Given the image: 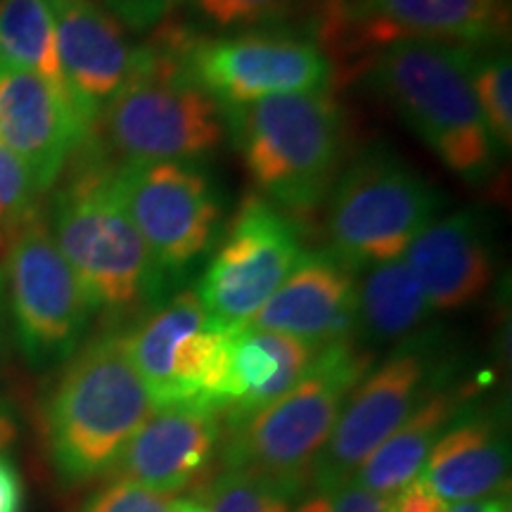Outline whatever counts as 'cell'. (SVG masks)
Segmentation results:
<instances>
[{
    "instance_id": "cell-38",
    "label": "cell",
    "mask_w": 512,
    "mask_h": 512,
    "mask_svg": "<svg viewBox=\"0 0 512 512\" xmlns=\"http://www.w3.org/2000/svg\"><path fill=\"white\" fill-rule=\"evenodd\" d=\"M0 3H3V0H0Z\"/></svg>"
},
{
    "instance_id": "cell-28",
    "label": "cell",
    "mask_w": 512,
    "mask_h": 512,
    "mask_svg": "<svg viewBox=\"0 0 512 512\" xmlns=\"http://www.w3.org/2000/svg\"><path fill=\"white\" fill-rule=\"evenodd\" d=\"M41 195L34 178L19 159L0 143V223L19 226L36 214V197Z\"/></svg>"
},
{
    "instance_id": "cell-4",
    "label": "cell",
    "mask_w": 512,
    "mask_h": 512,
    "mask_svg": "<svg viewBox=\"0 0 512 512\" xmlns=\"http://www.w3.org/2000/svg\"><path fill=\"white\" fill-rule=\"evenodd\" d=\"M152 411L155 403L124 335L95 339L69 363L50 396L46 430L57 472L69 482L112 472Z\"/></svg>"
},
{
    "instance_id": "cell-34",
    "label": "cell",
    "mask_w": 512,
    "mask_h": 512,
    "mask_svg": "<svg viewBox=\"0 0 512 512\" xmlns=\"http://www.w3.org/2000/svg\"><path fill=\"white\" fill-rule=\"evenodd\" d=\"M448 512H508V505L501 498H479V501L458 503L456 508H451Z\"/></svg>"
},
{
    "instance_id": "cell-23",
    "label": "cell",
    "mask_w": 512,
    "mask_h": 512,
    "mask_svg": "<svg viewBox=\"0 0 512 512\" xmlns=\"http://www.w3.org/2000/svg\"><path fill=\"white\" fill-rule=\"evenodd\" d=\"M363 271L358 280L356 323L377 342L411 335L432 309L406 261L392 259Z\"/></svg>"
},
{
    "instance_id": "cell-27",
    "label": "cell",
    "mask_w": 512,
    "mask_h": 512,
    "mask_svg": "<svg viewBox=\"0 0 512 512\" xmlns=\"http://www.w3.org/2000/svg\"><path fill=\"white\" fill-rule=\"evenodd\" d=\"M202 501L207 512H290V496L238 467H223Z\"/></svg>"
},
{
    "instance_id": "cell-15",
    "label": "cell",
    "mask_w": 512,
    "mask_h": 512,
    "mask_svg": "<svg viewBox=\"0 0 512 512\" xmlns=\"http://www.w3.org/2000/svg\"><path fill=\"white\" fill-rule=\"evenodd\" d=\"M93 121L72 95L31 72L0 74V143L27 166L38 192L86 145Z\"/></svg>"
},
{
    "instance_id": "cell-22",
    "label": "cell",
    "mask_w": 512,
    "mask_h": 512,
    "mask_svg": "<svg viewBox=\"0 0 512 512\" xmlns=\"http://www.w3.org/2000/svg\"><path fill=\"white\" fill-rule=\"evenodd\" d=\"M460 401L463 394L446 387L427 392L411 415L363 460L351 482L382 498L401 491L420 475L434 441L458 418Z\"/></svg>"
},
{
    "instance_id": "cell-9",
    "label": "cell",
    "mask_w": 512,
    "mask_h": 512,
    "mask_svg": "<svg viewBox=\"0 0 512 512\" xmlns=\"http://www.w3.org/2000/svg\"><path fill=\"white\" fill-rule=\"evenodd\" d=\"M508 27L505 0H330L316 43L330 60L337 55L366 64L377 50L403 38L503 48Z\"/></svg>"
},
{
    "instance_id": "cell-5",
    "label": "cell",
    "mask_w": 512,
    "mask_h": 512,
    "mask_svg": "<svg viewBox=\"0 0 512 512\" xmlns=\"http://www.w3.org/2000/svg\"><path fill=\"white\" fill-rule=\"evenodd\" d=\"M98 126L119 164L197 162L226 136L221 107L159 36L147 43V57L131 79L102 107L93 131Z\"/></svg>"
},
{
    "instance_id": "cell-36",
    "label": "cell",
    "mask_w": 512,
    "mask_h": 512,
    "mask_svg": "<svg viewBox=\"0 0 512 512\" xmlns=\"http://www.w3.org/2000/svg\"><path fill=\"white\" fill-rule=\"evenodd\" d=\"M15 439H17V422L8 411H5V408H0V453H3L5 448H10Z\"/></svg>"
},
{
    "instance_id": "cell-3",
    "label": "cell",
    "mask_w": 512,
    "mask_h": 512,
    "mask_svg": "<svg viewBox=\"0 0 512 512\" xmlns=\"http://www.w3.org/2000/svg\"><path fill=\"white\" fill-rule=\"evenodd\" d=\"M221 114L256 188L278 207L306 214L328 200L344 155L342 107L330 91L271 95Z\"/></svg>"
},
{
    "instance_id": "cell-32",
    "label": "cell",
    "mask_w": 512,
    "mask_h": 512,
    "mask_svg": "<svg viewBox=\"0 0 512 512\" xmlns=\"http://www.w3.org/2000/svg\"><path fill=\"white\" fill-rule=\"evenodd\" d=\"M332 510L330 512H389V498H382L361 489L354 482H347L339 489L330 491Z\"/></svg>"
},
{
    "instance_id": "cell-6",
    "label": "cell",
    "mask_w": 512,
    "mask_h": 512,
    "mask_svg": "<svg viewBox=\"0 0 512 512\" xmlns=\"http://www.w3.org/2000/svg\"><path fill=\"white\" fill-rule=\"evenodd\" d=\"M50 233L93 309L128 311L162 290L166 275L114 200L100 159L57 195Z\"/></svg>"
},
{
    "instance_id": "cell-35",
    "label": "cell",
    "mask_w": 512,
    "mask_h": 512,
    "mask_svg": "<svg viewBox=\"0 0 512 512\" xmlns=\"http://www.w3.org/2000/svg\"><path fill=\"white\" fill-rule=\"evenodd\" d=\"M332 510V498L330 491H311V496L299 505L294 512H330Z\"/></svg>"
},
{
    "instance_id": "cell-20",
    "label": "cell",
    "mask_w": 512,
    "mask_h": 512,
    "mask_svg": "<svg viewBox=\"0 0 512 512\" xmlns=\"http://www.w3.org/2000/svg\"><path fill=\"white\" fill-rule=\"evenodd\" d=\"M318 349L280 332L242 328L230 332L228 380L223 396L226 420L259 411L290 389L311 368Z\"/></svg>"
},
{
    "instance_id": "cell-25",
    "label": "cell",
    "mask_w": 512,
    "mask_h": 512,
    "mask_svg": "<svg viewBox=\"0 0 512 512\" xmlns=\"http://www.w3.org/2000/svg\"><path fill=\"white\" fill-rule=\"evenodd\" d=\"M330 0H176L209 27L233 34L309 29L316 41Z\"/></svg>"
},
{
    "instance_id": "cell-18",
    "label": "cell",
    "mask_w": 512,
    "mask_h": 512,
    "mask_svg": "<svg viewBox=\"0 0 512 512\" xmlns=\"http://www.w3.org/2000/svg\"><path fill=\"white\" fill-rule=\"evenodd\" d=\"M219 439V408L202 403L155 408L121 451L112 472L157 494L174 496L200 477Z\"/></svg>"
},
{
    "instance_id": "cell-12",
    "label": "cell",
    "mask_w": 512,
    "mask_h": 512,
    "mask_svg": "<svg viewBox=\"0 0 512 512\" xmlns=\"http://www.w3.org/2000/svg\"><path fill=\"white\" fill-rule=\"evenodd\" d=\"M302 256L290 216L264 197H245L197 287L211 323L228 332L247 328Z\"/></svg>"
},
{
    "instance_id": "cell-17",
    "label": "cell",
    "mask_w": 512,
    "mask_h": 512,
    "mask_svg": "<svg viewBox=\"0 0 512 512\" xmlns=\"http://www.w3.org/2000/svg\"><path fill=\"white\" fill-rule=\"evenodd\" d=\"M358 320L356 268L330 249L304 252L249 328L302 339L313 349L351 339Z\"/></svg>"
},
{
    "instance_id": "cell-7",
    "label": "cell",
    "mask_w": 512,
    "mask_h": 512,
    "mask_svg": "<svg viewBox=\"0 0 512 512\" xmlns=\"http://www.w3.org/2000/svg\"><path fill=\"white\" fill-rule=\"evenodd\" d=\"M444 207L439 190L384 147L366 150L328 192L330 252L351 268L401 259Z\"/></svg>"
},
{
    "instance_id": "cell-16",
    "label": "cell",
    "mask_w": 512,
    "mask_h": 512,
    "mask_svg": "<svg viewBox=\"0 0 512 512\" xmlns=\"http://www.w3.org/2000/svg\"><path fill=\"white\" fill-rule=\"evenodd\" d=\"M48 3L64 83L95 126L102 107L143 64L147 43H133L126 24L93 0Z\"/></svg>"
},
{
    "instance_id": "cell-29",
    "label": "cell",
    "mask_w": 512,
    "mask_h": 512,
    "mask_svg": "<svg viewBox=\"0 0 512 512\" xmlns=\"http://www.w3.org/2000/svg\"><path fill=\"white\" fill-rule=\"evenodd\" d=\"M174 503V496L117 477L83 505V512H174Z\"/></svg>"
},
{
    "instance_id": "cell-26",
    "label": "cell",
    "mask_w": 512,
    "mask_h": 512,
    "mask_svg": "<svg viewBox=\"0 0 512 512\" xmlns=\"http://www.w3.org/2000/svg\"><path fill=\"white\" fill-rule=\"evenodd\" d=\"M472 88L489 136L503 155L512 145V64L508 50L489 48L484 50V55L477 53L472 64Z\"/></svg>"
},
{
    "instance_id": "cell-19",
    "label": "cell",
    "mask_w": 512,
    "mask_h": 512,
    "mask_svg": "<svg viewBox=\"0 0 512 512\" xmlns=\"http://www.w3.org/2000/svg\"><path fill=\"white\" fill-rule=\"evenodd\" d=\"M427 304L456 311L475 304L494 280V238L482 211L460 209L434 219L406 249Z\"/></svg>"
},
{
    "instance_id": "cell-1",
    "label": "cell",
    "mask_w": 512,
    "mask_h": 512,
    "mask_svg": "<svg viewBox=\"0 0 512 512\" xmlns=\"http://www.w3.org/2000/svg\"><path fill=\"white\" fill-rule=\"evenodd\" d=\"M477 53L456 43L403 38L366 62L375 91L446 169L472 185L489 181L501 159L472 88Z\"/></svg>"
},
{
    "instance_id": "cell-13",
    "label": "cell",
    "mask_w": 512,
    "mask_h": 512,
    "mask_svg": "<svg viewBox=\"0 0 512 512\" xmlns=\"http://www.w3.org/2000/svg\"><path fill=\"white\" fill-rule=\"evenodd\" d=\"M17 228L8 254L17 335L31 361L50 363L76 347L93 306L46 223L31 214Z\"/></svg>"
},
{
    "instance_id": "cell-33",
    "label": "cell",
    "mask_w": 512,
    "mask_h": 512,
    "mask_svg": "<svg viewBox=\"0 0 512 512\" xmlns=\"http://www.w3.org/2000/svg\"><path fill=\"white\" fill-rule=\"evenodd\" d=\"M22 479L8 460L0 458V512H22Z\"/></svg>"
},
{
    "instance_id": "cell-11",
    "label": "cell",
    "mask_w": 512,
    "mask_h": 512,
    "mask_svg": "<svg viewBox=\"0 0 512 512\" xmlns=\"http://www.w3.org/2000/svg\"><path fill=\"white\" fill-rule=\"evenodd\" d=\"M124 339L155 408L202 403L223 413L230 332L211 323L195 290L178 292Z\"/></svg>"
},
{
    "instance_id": "cell-37",
    "label": "cell",
    "mask_w": 512,
    "mask_h": 512,
    "mask_svg": "<svg viewBox=\"0 0 512 512\" xmlns=\"http://www.w3.org/2000/svg\"><path fill=\"white\" fill-rule=\"evenodd\" d=\"M174 512H207L202 498H181L174 503Z\"/></svg>"
},
{
    "instance_id": "cell-10",
    "label": "cell",
    "mask_w": 512,
    "mask_h": 512,
    "mask_svg": "<svg viewBox=\"0 0 512 512\" xmlns=\"http://www.w3.org/2000/svg\"><path fill=\"white\" fill-rule=\"evenodd\" d=\"M110 190L166 278L188 271L214 245L221 202L195 162L110 166Z\"/></svg>"
},
{
    "instance_id": "cell-31",
    "label": "cell",
    "mask_w": 512,
    "mask_h": 512,
    "mask_svg": "<svg viewBox=\"0 0 512 512\" xmlns=\"http://www.w3.org/2000/svg\"><path fill=\"white\" fill-rule=\"evenodd\" d=\"M446 501L430 491L420 477L408 482L401 491L389 496V512H448Z\"/></svg>"
},
{
    "instance_id": "cell-14",
    "label": "cell",
    "mask_w": 512,
    "mask_h": 512,
    "mask_svg": "<svg viewBox=\"0 0 512 512\" xmlns=\"http://www.w3.org/2000/svg\"><path fill=\"white\" fill-rule=\"evenodd\" d=\"M432 351L403 344L392 358L366 373L349 394L328 444L313 470V491H335L351 482L358 467L427 396Z\"/></svg>"
},
{
    "instance_id": "cell-30",
    "label": "cell",
    "mask_w": 512,
    "mask_h": 512,
    "mask_svg": "<svg viewBox=\"0 0 512 512\" xmlns=\"http://www.w3.org/2000/svg\"><path fill=\"white\" fill-rule=\"evenodd\" d=\"M93 3L136 31L155 29L176 8V0H93Z\"/></svg>"
},
{
    "instance_id": "cell-21",
    "label": "cell",
    "mask_w": 512,
    "mask_h": 512,
    "mask_svg": "<svg viewBox=\"0 0 512 512\" xmlns=\"http://www.w3.org/2000/svg\"><path fill=\"white\" fill-rule=\"evenodd\" d=\"M508 475V453L496 420L484 415L453 420L434 441L420 479L446 503H467L496 494Z\"/></svg>"
},
{
    "instance_id": "cell-24",
    "label": "cell",
    "mask_w": 512,
    "mask_h": 512,
    "mask_svg": "<svg viewBox=\"0 0 512 512\" xmlns=\"http://www.w3.org/2000/svg\"><path fill=\"white\" fill-rule=\"evenodd\" d=\"M5 72L38 74L55 88L69 93L57 57L55 22L48 0L0 3V74Z\"/></svg>"
},
{
    "instance_id": "cell-8",
    "label": "cell",
    "mask_w": 512,
    "mask_h": 512,
    "mask_svg": "<svg viewBox=\"0 0 512 512\" xmlns=\"http://www.w3.org/2000/svg\"><path fill=\"white\" fill-rule=\"evenodd\" d=\"M157 36L219 107L330 91L335 79V64L311 36L290 31L197 36L178 24H166Z\"/></svg>"
},
{
    "instance_id": "cell-2",
    "label": "cell",
    "mask_w": 512,
    "mask_h": 512,
    "mask_svg": "<svg viewBox=\"0 0 512 512\" xmlns=\"http://www.w3.org/2000/svg\"><path fill=\"white\" fill-rule=\"evenodd\" d=\"M373 363L354 339L318 349L311 368L290 392L245 418L228 420L223 467H238L278 486L283 494L311 484L349 394Z\"/></svg>"
}]
</instances>
